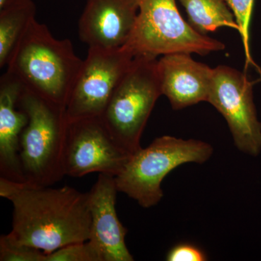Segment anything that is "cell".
<instances>
[{"mask_svg": "<svg viewBox=\"0 0 261 261\" xmlns=\"http://www.w3.org/2000/svg\"><path fill=\"white\" fill-rule=\"evenodd\" d=\"M11 202L13 222L8 235L13 241L49 254L89 240V192L69 186L51 188L28 183Z\"/></svg>", "mask_w": 261, "mask_h": 261, "instance_id": "6da1fadb", "label": "cell"}, {"mask_svg": "<svg viewBox=\"0 0 261 261\" xmlns=\"http://www.w3.org/2000/svg\"><path fill=\"white\" fill-rule=\"evenodd\" d=\"M83 62L69 39H56L35 18L12 53L6 73L25 90L65 109Z\"/></svg>", "mask_w": 261, "mask_h": 261, "instance_id": "7a4b0ae2", "label": "cell"}, {"mask_svg": "<svg viewBox=\"0 0 261 261\" xmlns=\"http://www.w3.org/2000/svg\"><path fill=\"white\" fill-rule=\"evenodd\" d=\"M18 106L29 118L20 138V161L25 181L51 186L65 176V109L23 87Z\"/></svg>", "mask_w": 261, "mask_h": 261, "instance_id": "3957f363", "label": "cell"}, {"mask_svg": "<svg viewBox=\"0 0 261 261\" xmlns=\"http://www.w3.org/2000/svg\"><path fill=\"white\" fill-rule=\"evenodd\" d=\"M158 61L150 55L135 56L100 117L113 138L130 154L142 148V133L163 95Z\"/></svg>", "mask_w": 261, "mask_h": 261, "instance_id": "277c9868", "label": "cell"}, {"mask_svg": "<svg viewBox=\"0 0 261 261\" xmlns=\"http://www.w3.org/2000/svg\"><path fill=\"white\" fill-rule=\"evenodd\" d=\"M213 151L210 144L200 140L171 136L156 138L148 147L130 155L115 176L117 190L137 201L141 207L155 206L162 199L161 184L168 173L185 163L206 162Z\"/></svg>", "mask_w": 261, "mask_h": 261, "instance_id": "5b68a950", "label": "cell"}, {"mask_svg": "<svg viewBox=\"0 0 261 261\" xmlns=\"http://www.w3.org/2000/svg\"><path fill=\"white\" fill-rule=\"evenodd\" d=\"M139 13L133 32L123 48L134 56L159 57L173 53L204 56L224 50L219 40L196 32L178 11L176 0H135Z\"/></svg>", "mask_w": 261, "mask_h": 261, "instance_id": "8992f818", "label": "cell"}, {"mask_svg": "<svg viewBox=\"0 0 261 261\" xmlns=\"http://www.w3.org/2000/svg\"><path fill=\"white\" fill-rule=\"evenodd\" d=\"M135 56L125 48L89 47L65 107L67 122L101 117Z\"/></svg>", "mask_w": 261, "mask_h": 261, "instance_id": "52a82bcc", "label": "cell"}, {"mask_svg": "<svg viewBox=\"0 0 261 261\" xmlns=\"http://www.w3.org/2000/svg\"><path fill=\"white\" fill-rule=\"evenodd\" d=\"M255 83L240 70L219 65L214 68L207 99L227 122L236 147L252 156L261 151V123L253 100Z\"/></svg>", "mask_w": 261, "mask_h": 261, "instance_id": "ba28073f", "label": "cell"}, {"mask_svg": "<svg viewBox=\"0 0 261 261\" xmlns=\"http://www.w3.org/2000/svg\"><path fill=\"white\" fill-rule=\"evenodd\" d=\"M132 154L113 138L100 117L68 122L63 153L65 176L99 173L116 176Z\"/></svg>", "mask_w": 261, "mask_h": 261, "instance_id": "9c48e42d", "label": "cell"}, {"mask_svg": "<svg viewBox=\"0 0 261 261\" xmlns=\"http://www.w3.org/2000/svg\"><path fill=\"white\" fill-rule=\"evenodd\" d=\"M139 13L135 0H87L78 23L79 37L89 47H123Z\"/></svg>", "mask_w": 261, "mask_h": 261, "instance_id": "30bf717a", "label": "cell"}, {"mask_svg": "<svg viewBox=\"0 0 261 261\" xmlns=\"http://www.w3.org/2000/svg\"><path fill=\"white\" fill-rule=\"evenodd\" d=\"M115 176L99 173L89 192L90 237L88 241L100 255L102 261H133L126 245L128 229L118 219L116 209Z\"/></svg>", "mask_w": 261, "mask_h": 261, "instance_id": "8fae6325", "label": "cell"}, {"mask_svg": "<svg viewBox=\"0 0 261 261\" xmlns=\"http://www.w3.org/2000/svg\"><path fill=\"white\" fill-rule=\"evenodd\" d=\"M163 95L173 110H181L207 102L214 68L195 61L191 53L163 55L158 61Z\"/></svg>", "mask_w": 261, "mask_h": 261, "instance_id": "7c38bea8", "label": "cell"}, {"mask_svg": "<svg viewBox=\"0 0 261 261\" xmlns=\"http://www.w3.org/2000/svg\"><path fill=\"white\" fill-rule=\"evenodd\" d=\"M20 84L5 73L0 80V173L1 177L27 182L20 161V138L28 123L27 113L18 108Z\"/></svg>", "mask_w": 261, "mask_h": 261, "instance_id": "4fadbf2b", "label": "cell"}, {"mask_svg": "<svg viewBox=\"0 0 261 261\" xmlns=\"http://www.w3.org/2000/svg\"><path fill=\"white\" fill-rule=\"evenodd\" d=\"M32 0H13L0 9V67L8 64L17 44L35 19Z\"/></svg>", "mask_w": 261, "mask_h": 261, "instance_id": "5bb4252c", "label": "cell"}, {"mask_svg": "<svg viewBox=\"0 0 261 261\" xmlns=\"http://www.w3.org/2000/svg\"><path fill=\"white\" fill-rule=\"evenodd\" d=\"M186 10L188 23L202 35L221 27L238 31V25L226 0H178Z\"/></svg>", "mask_w": 261, "mask_h": 261, "instance_id": "9a60e30c", "label": "cell"}, {"mask_svg": "<svg viewBox=\"0 0 261 261\" xmlns=\"http://www.w3.org/2000/svg\"><path fill=\"white\" fill-rule=\"evenodd\" d=\"M228 6L232 12L235 21L238 25V32L241 36L245 56V72L249 67L252 66L260 75L261 68L254 61L250 53V27L255 0H226Z\"/></svg>", "mask_w": 261, "mask_h": 261, "instance_id": "2e32d148", "label": "cell"}, {"mask_svg": "<svg viewBox=\"0 0 261 261\" xmlns=\"http://www.w3.org/2000/svg\"><path fill=\"white\" fill-rule=\"evenodd\" d=\"M46 257L42 250L13 241L8 234L0 237L1 261H46Z\"/></svg>", "mask_w": 261, "mask_h": 261, "instance_id": "e0dca14e", "label": "cell"}, {"mask_svg": "<svg viewBox=\"0 0 261 261\" xmlns=\"http://www.w3.org/2000/svg\"><path fill=\"white\" fill-rule=\"evenodd\" d=\"M46 261H102L100 255L89 241L71 244L47 254Z\"/></svg>", "mask_w": 261, "mask_h": 261, "instance_id": "ac0fdd59", "label": "cell"}, {"mask_svg": "<svg viewBox=\"0 0 261 261\" xmlns=\"http://www.w3.org/2000/svg\"><path fill=\"white\" fill-rule=\"evenodd\" d=\"M166 259L168 261H205L207 257L200 247L190 243H180L168 252Z\"/></svg>", "mask_w": 261, "mask_h": 261, "instance_id": "d6986e66", "label": "cell"}, {"mask_svg": "<svg viewBox=\"0 0 261 261\" xmlns=\"http://www.w3.org/2000/svg\"><path fill=\"white\" fill-rule=\"evenodd\" d=\"M28 182H18L0 177V196L12 201L25 188Z\"/></svg>", "mask_w": 261, "mask_h": 261, "instance_id": "ffe728a7", "label": "cell"}, {"mask_svg": "<svg viewBox=\"0 0 261 261\" xmlns=\"http://www.w3.org/2000/svg\"><path fill=\"white\" fill-rule=\"evenodd\" d=\"M13 0H0V9L4 8L7 5L9 4Z\"/></svg>", "mask_w": 261, "mask_h": 261, "instance_id": "44dd1931", "label": "cell"}]
</instances>
